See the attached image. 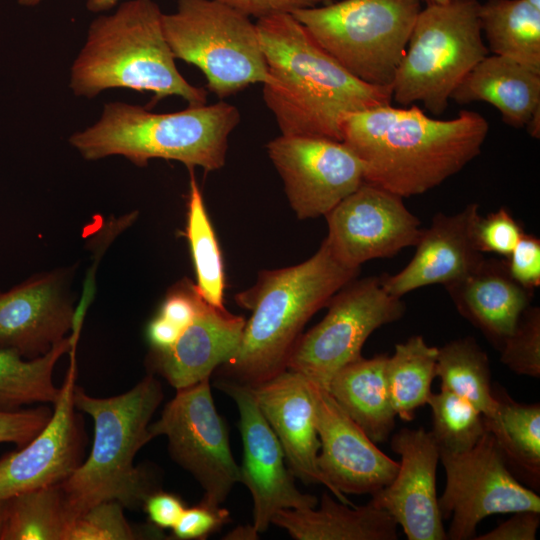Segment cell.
<instances>
[{"label":"cell","mask_w":540,"mask_h":540,"mask_svg":"<svg viewBox=\"0 0 540 540\" xmlns=\"http://www.w3.org/2000/svg\"><path fill=\"white\" fill-rule=\"evenodd\" d=\"M230 521L229 511L221 505H212L203 500L195 506L185 508L172 528V538L179 540H202L219 530Z\"/></svg>","instance_id":"obj_38"},{"label":"cell","mask_w":540,"mask_h":540,"mask_svg":"<svg viewBox=\"0 0 540 540\" xmlns=\"http://www.w3.org/2000/svg\"><path fill=\"white\" fill-rule=\"evenodd\" d=\"M8 514V499L0 500V538L5 526Z\"/></svg>","instance_id":"obj_47"},{"label":"cell","mask_w":540,"mask_h":540,"mask_svg":"<svg viewBox=\"0 0 540 540\" xmlns=\"http://www.w3.org/2000/svg\"><path fill=\"white\" fill-rule=\"evenodd\" d=\"M43 0H17V3L24 7H34ZM121 0H87V9L94 13L105 12L114 8Z\"/></svg>","instance_id":"obj_44"},{"label":"cell","mask_w":540,"mask_h":540,"mask_svg":"<svg viewBox=\"0 0 540 540\" xmlns=\"http://www.w3.org/2000/svg\"><path fill=\"white\" fill-rule=\"evenodd\" d=\"M439 455L446 474L439 510L442 519L452 518L447 539H474L477 525L493 514L540 512V497L512 474L488 430L472 449Z\"/></svg>","instance_id":"obj_12"},{"label":"cell","mask_w":540,"mask_h":540,"mask_svg":"<svg viewBox=\"0 0 540 540\" xmlns=\"http://www.w3.org/2000/svg\"><path fill=\"white\" fill-rule=\"evenodd\" d=\"M438 348L429 346L421 335H413L395 345L387 357L386 378L392 406L404 421L414 419L415 411L427 404L436 377Z\"/></svg>","instance_id":"obj_30"},{"label":"cell","mask_w":540,"mask_h":540,"mask_svg":"<svg viewBox=\"0 0 540 540\" xmlns=\"http://www.w3.org/2000/svg\"><path fill=\"white\" fill-rule=\"evenodd\" d=\"M163 400L154 374L117 396L98 398L75 385V409L94 422V439L87 459L59 484L68 523L92 506L114 500L125 508H142L158 488L153 472L134 465L137 452L153 439L151 418Z\"/></svg>","instance_id":"obj_4"},{"label":"cell","mask_w":540,"mask_h":540,"mask_svg":"<svg viewBox=\"0 0 540 540\" xmlns=\"http://www.w3.org/2000/svg\"><path fill=\"white\" fill-rule=\"evenodd\" d=\"M267 152L301 220L325 216L365 182L362 162L342 141L281 134Z\"/></svg>","instance_id":"obj_13"},{"label":"cell","mask_w":540,"mask_h":540,"mask_svg":"<svg viewBox=\"0 0 540 540\" xmlns=\"http://www.w3.org/2000/svg\"><path fill=\"white\" fill-rule=\"evenodd\" d=\"M309 383L321 449L317 465L324 486L340 502L354 505L345 494L374 495L393 481L399 462L378 449L326 388Z\"/></svg>","instance_id":"obj_16"},{"label":"cell","mask_w":540,"mask_h":540,"mask_svg":"<svg viewBox=\"0 0 540 540\" xmlns=\"http://www.w3.org/2000/svg\"><path fill=\"white\" fill-rule=\"evenodd\" d=\"M445 288L457 311L499 350L533 296L511 277L506 261L495 258H484L473 272Z\"/></svg>","instance_id":"obj_23"},{"label":"cell","mask_w":540,"mask_h":540,"mask_svg":"<svg viewBox=\"0 0 540 540\" xmlns=\"http://www.w3.org/2000/svg\"><path fill=\"white\" fill-rule=\"evenodd\" d=\"M239 122L238 108L222 100L171 113L109 102L100 118L72 134L69 143L86 160L122 156L143 167L158 158L209 172L224 166L229 136Z\"/></svg>","instance_id":"obj_6"},{"label":"cell","mask_w":540,"mask_h":540,"mask_svg":"<svg viewBox=\"0 0 540 540\" xmlns=\"http://www.w3.org/2000/svg\"><path fill=\"white\" fill-rule=\"evenodd\" d=\"M256 19L330 3L332 0H217Z\"/></svg>","instance_id":"obj_43"},{"label":"cell","mask_w":540,"mask_h":540,"mask_svg":"<svg viewBox=\"0 0 540 540\" xmlns=\"http://www.w3.org/2000/svg\"><path fill=\"white\" fill-rule=\"evenodd\" d=\"M76 344L70 334L35 358H25L13 349H0V411L35 403L54 405L61 391L53 382L55 365Z\"/></svg>","instance_id":"obj_28"},{"label":"cell","mask_w":540,"mask_h":540,"mask_svg":"<svg viewBox=\"0 0 540 540\" xmlns=\"http://www.w3.org/2000/svg\"><path fill=\"white\" fill-rule=\"evenodd\" d=\"M478 214L476 203L452 215L436 213L430 226L422 231L410 262L394 275L380 276L384 289L401 298L424 286L449 285L473 272L485 258L472 236Z\"/></svg>","instance_id":"obj_20"},{"label":"cell","mask_w":540,"mask_h":540,"mask_svg":"<svg viewBox=\"0 0 540 540\" xmlns=\"http://www.w3.org/2000/svg\"><path fill=\"white\" fill-rule=\"evenodd\" d=\"M71 277L68 269L42 272L0 291V349L35 358L67 337L76 314Z\"/></svg>","instance_id":"obj_18"},{"label":"cell","mask_w":540,"mask_h":540,"mask_svg":"<svg viewBox=\"0 0 540 540\" xmlns=\"http://www.w3.org/2000/svg\"><path fill=\"white\" fill-rule=\"evenodd\" d=\"M283 509L272 524L295 540H395L397 523L370 500L366 505H348L323 493L318 509Z\"/></svg>","instance_id":"obj_25"},{"label":"cell","mask_w":540,"mask_h":540,"mask_svg":"<svg viewBox=\"0 0 540 540\" xmlns=\"http://www.w3.org/2000/svg\"><path fill=\"white\" fill-rule=\"evenodd\" d=\"M520 223L506 207L483 217L475 218L472 236L476 248L481 253H496L507 257L524 234Z\"/></svg>","instance_id":"obj_37"},{"label":"cell","mask_w":540,"mask_h":540,"mask_svg":"<svg viewBox=\"0 0 540 540\" xmlns=\"http://www.w3.org/2000/svg\"><path fill=\"white\" fill-rule=\"evenodd\" d=\"M359 272L341 264L325 239L304 262L260 271L252 287L235 295L251 316L236 352L221 367L222 378L255 387L286 370L305 324Z\"/></svg>","instance_id":"obj_3"},{"label":"cell","mask_w":540,"mask_h":540,"mask_svg":"<svg viewBox=\"0 0 540 540\" xmlns=\"http://www.w3.org/2000/svg\"><path fill=\"white\" fill-rule=\"evenodd\" d=\"M191 172L185 236L196 273V289L208 304L224 307L225 277L219 244L199 185Z\"/></svg>","instance_id":"obj_32"},{"label":"cell","mask_w":540,"mask_h":540,"mask_svg":"<svg viewBox=\"0 0 540 540\" xmlns=\"http://www.w3.org/2000/svg\"><path fill=\"white\" fill-rule=\"evenodd\" d=\"M390 445L401 457L398 472L371 500L390 514L409 540L447 539L436 493L440 455L433 436L422 428H402Z\"/></svg>","instance_id":"obj_19"},{"label":"cell","mask_w":540,"mask_h":540,"mask_svg":"<svg viewBox=\"0 0 540 540\" xmlns=\"http://www.w3.org/2000/svg\"><path fill=\"white\" fill-rule=\"evenodd\" d=\"M433 436L439 450L462 453L472 449L487 431L484 415L466 399L446 390L432 393Z\"/></svg>","instance_id":"obj_34"},{"label":"cell","mask_w":540,"mask_h":540,"mask_svg":"<svg viewBox=\"0 0 540 540\" xmlns=\"http://www.w3.org/2000/svg\"><path fill=\"white\" fill-rule=\"evenodd\" d=\"M476 0L427 4L414 23L391 84L402 106L421 102L442 114L465 76L488 55Z\"/></svg>","instance_id":"obj_7"},{"label":"cell","mask_w":540,"mask_h":540,"mask_svg":"<svg viewBox=\"0 0 540 540\" xmlns=\"http://www.w3.org/2000/svg\"><path fill=\"white\" fill-rule=\"evenodd\" d=\"M451 99L459 104L489 103L506 124L522 128L540 109V70L504 56L487 55L465 76Z\"/></svg>","instance_id":"obj_24"},{"label":"cell","mask_w":540,"mask_h":540,"mask_svg":"<svg viewBox=\"0 0 540 540\" xmlns=\"http://www.w3.org/2000/svg\"><path fill=\"white\" fill-rule=\"evenodd\" d=\"M511 277L524 288L534 291L540 286V240L524 233L505 259Z\"/></svg>","instance_id":"obj_40"},{"label":"cell","mask_w":540,"mask_h":540,"mask_svg":"<svg viewBox=\"0 0 540 540\" xmlns=\"http://www.w3.org/2000/svg\"><path fill=\"white\" fill-rule=\"evenodd\" d=\"M124 506L114 500L100 502L67 524L64 540L163 539L165 534L151 523L133 527L124 515Z\"/></svg>","instance_id":"obj_35"},{"label":"cell","mask_w":540,"mask_h":540,"mask_svg":"<svg viewBox=\"0 0 540 540\" xmlns=\"http://www.w3.org/2000/svg\"><path fill=\"white\" fill-rule=\"evenodd\" d=\"M246 320L203 301L192 322L166 350H151L146 364L176 390L210 379L236 352Z\"/></svg>","instance_id":"obj_21"},{"label":"cell","mask_w":540,"mask_h":540,"mask_svg":"<svg viewBox=\"0 0 540 540\" xmlns=\"http://www.w3.org/2000/svg\"><path fill=\"white\" fill-rule=\"evenodd\" d=\"M497 401L486 429L494 437L506 465L532 489L540 486V405L516 402L500 387H493Z\"/></svg>","instance_id":"obj_27"},{"label":"cell","mask_w":540,"mask_h":540,"mask_svg":"<svg viewBox=\"0 0 540 540\" xmlns=\"http://www.w3.org/2000/svg\"><path fill=\"white\" fill-rule=\"evenodd\" d=\"M142 508L150 523L163 530L175 526L186 506L178 495L157 489L147 496Z\"/></svg>","instance_id":"obj_41"},{"label":"cell","mask_w":540,"mask_h":540,"mask_svg":"<svg viewBox=\"0 0 540 540\" xmlns=\"http://www.w3.org/2000/svg\"><path fill=\"white\" fill-rule=\"evenodd\" d=\"M255 24L268 70L263 99L281 134L341 141L347 114L391 104L390 86L354 77L291 13L259 18Z\"/></svg>","instance_id":"obj_2"},{"label":"cell","mask_w":540,"mask_h":540,"mask_svg":"<svg viewBox=\"0 0 540 540\" xmlns=\"http://www.w3.org/2000/svg\"><path fill=\"white\" fill-rule=\"evenodd\" d=\"M531 6L540 10V0H526Z\"/></svg>","instance_id":"obj_49"},{"label":"cell","mask_w":540,"mask_h":540,"mask_svg":"<svg viewBox=\"0 0 540 540\" xmlns=\"http://www.w3.org/2000/svg\"><path fill=\"white\" fill-rule=\"evenodd\" d=\"M327 314L297 339L287 369L327 388L333 375L362 357L368 337L403 316L405 304L389 294L381 277L353 279L330 299Z\"/></svg>","instance_id":"obj_10"},{"label":"cell","mask_w":540,"mask_h":540,"mask_svg":"<svg viewBox=\"0 0 540 540\" xmlns=\"http://www.w3.org/2000/svg\"><path fill=\"white\" fill-rule=\"evenodd\" d=\"M386 354L359 359L339 369L327 390L343 411L375 443L386 441L397 416L386 378Z\"/></svg>","instance_id":"obj_26"},{"label":"cell","mask_w":540,"mask_h":540,"mask_svg":"<svg viewBox=\"0 0 540 540\" xmlns=\"http://www.w3.org/2000/svg\"><path fill=\"white\" fill-rule=\"evenodd\" d=\"M540 512L524 510L513 513L507 521L474 540H535Z\"/></svg>","instance_id":"obj_42"},{"label":"cell","mask_w":540,"mask_h":540,"mask_svg":"<svg viewBox=\"0 0 540 540\" xmlns=\"http://www.w3.org/2000/svg\"><path fill=\"white\" fill-rule=\"evenodd\" d=\"M258 532L254 529L253 526L248 527H239L230 533L228 538L230 539H256Z\"/></svg>","instance_id":"obj_45"},{"label":"cell","mask_w":540,"mask_h":540,"mask_svg":"<svg viewBox=\"0 0 540 540\" xmlns=\"http://www.w3.org/2000/svg\"><path fill=\"white\" fill-rule=\"evenodd\" d=\"M53 410V409H52ZM52 410L46 406L0 411V443L23 447L49 422Z\"/></svg>","instance_id":"obj_39"},{"label":"cell","mask_w":540,"mask_h":540,"mask_svg":"<svg viewBox=\"0 0 540 540\" xmlns=\"http://www.w3.org/2000/svg\"><path fill=\"white\" fill-rule=\"evenodd\" d=\"M69 354L70 364L49 422L26 445L0 458V500L58 485L82 463L86 439L73 402L76 349Z\"/></svg>","instance_id":"obj_17"},{"label":"cell","mask_w":540,"mask_h":540,"mask_svg":"<svg viewBox=\"0 0 540 540\" xmlns=\"http://www.w3.org/2000/svg\"><path fill=\"white\" fill-rule=\"evenodd\" d=\"M162 25L174 58L196 66L218 98L267 80L256 24L244 13L217 0H178Z\"/></svg>","instance_id":"obj_9"},{"label":"cell","mask_w":540,"mask_h":540,"mask_svg":"<svg viewBox=\"0 0 540 540\" xmlns=\"http://www.w3.org/2000/svg\"><path fill=\"white\" fill-rule=\"evenodd\" d=\"M479 20L494 55L540 70V10L526 0H489Z\"/></svg>","instance_id":"obj_29"},{"label":"cell","mask_w":540,"mask_h":540,"mask_svg":"<svg viewBox=\"0 0 540 540\" xmlns=\"http://www.w3.org/2000/svg\"><path fill=\"white\" fill-rule=\"evenodd\" d=\"M427 4H433V5H444L449 3L451 0H425Z\"/></svg>","instance_id":"obj_48"},{"label":"cell","mask_w":540,"mask_h":540,"mask_svg":"<svg viewBox=\"0 0 540 540\" xmlns=\"http://www.w3.org/2000/svg\"><path fill=\"white\" fill-rule=\"evenodd\" d=\"M420 10V0H342L291 14L354 77L391 87Z\"/></svg>","instance_id":"obj_8"},{"label":"cell","mask_w":540,"mask_h":540,"mask_svg":"<svg viewBox=\"0 0 540 540\" xmlns=\"http://www.w3.org/2000/svg\"><path fill=\"white\" fill-rule=\"evenodd\" d=\"M67 524L59 484L43 487L8 499L0 540H64Z\"/></svg>","instance_id":"obj_33"},{"label":"cell","mask_w":540,"mask_h":540,"mask_svg":"<svg viewBox=\"0 0 540 540\" xmlns=\"http://www.w3.org/2000/svg\"><path fill=\"white\" fill-rule=\"evenodd\" d=\"M215 385L233 399L238 409L243 444L240 482L252 497L254 529L265 532L280 510L316 507L318 499L296 487L283 448L263 416L252 388L223 378Z\"/></svg>","instance_id":"obj_15"},{"label":"cell","mask_w":540,"mask_h":540,"mask_svg":"<svg viewBox=\"0 0 540 540\" xmlns=\"http://www.w3.org/2000/svg\"><path fill=\"white\" fill-rule=\"evenodd\" d=\"M163 13L154 0H127L96 17L70 71L74 95L93 98L107 89L151 92L154 103L169 96L188 106L207 103V91L178 71L166 41Z\"/></svg>","instance_id":"obj_5"},{"label":"cell","mask_w":540,"mask_h":540,"mask_svg":"<svg viewBox=\"0 0 540 540\" xmlns=\"http://www.w3.org/2000/svg\"><path fill=\"white\" fill-rule=\"evenodd\" d=\"M325 238L333 256L344 266L360 269L376 258L395 256L416 246L423 229L403 198L367 182L325 215Z\"/></svg>","instance_id":"obj_14"},{"label":"cell","mask_w":540,"mask_h":540,"mask_svg":"<svg viewBox=\"0 0 540 540\" xmlns=\"http://www.w3.org/2000/svg\"><path fill=\"white\" fill-rule=\"evenodd\" d=\"M251 388L283 448L291 473L305 483L324 485L317 465L320 441L308 378L286 369Z\"/></svg>","instance_id":"obj_22"},{"label":"cell","mask_w":540,"mask_h":540,"mask_svg":"<svg viewBox=\"0 0 540 540\" xmlns=\"http://www.w3.org/2000/svg\"><path fill=\"white\" fill-rule=\"evenodd\" d=\"M527 128L528 133L536 139H539L540 137V109H538L530 118L527 125L525 126Z\"/></svg>","instance_id":"obj_46"},{"label":"cell","mask_w":540,"mask_h":540,"mask_svg":"<svg viewBox=\"0 0 540 540\" xmlns=\"http://www.w3.org/2000/svg\"><path fill=\"white\" fill-rule=\"evenodd\" d=\"M489 132L479 113L429 117L391 104L347 114L341 141L360 159L364 181L404 197L427 192L477 157Z\"/></svg>","instance_id":"obj_1"},{"label":"cell","mask_w":540,"mask_h":540,"mask_svg":"<svg viewBox=\"0 0 540 540\" xmlns=\"http://www.w3.org/2000/svg\"><path fill=\"white\" fill-rule=\"evenodd\" d=\"M500 361L518 375L540 376V308L527 307L500 348Z\"/></svg>","instance_id":"obj_36"},{"label":"cell","mask_w":540,"mask_h":540,"mask_svg":"<svg viewBox=\"0 0 540 540\" xmlns=\"http://www.w3.org/2000/svg\"><path fill=\"white\" fill-rule=\"evenodd\" d=\"M436 376L441 390L466 399L486 418L494 414L497 401L489 358L473 337L458 338L438 348Z\"/></svg>","instance_id":"obj_31"},{"label":"cell","mask_w":540,"mask_h":540,"mask_svg":"<svg viewBox=\"0 0 540 540\" xmlns=\"http://www.w3.org/2000/svg\"><path fill=\"white\" fill-rule=\"evenodd\" d=\"M153 438L164 435L172 459L201 485L203 501L222 505L240 482V467L218 413L209 379L178 389L161 416L149 425Z\"/></svg>","instance_id":"obj_11"}]
</instances>
